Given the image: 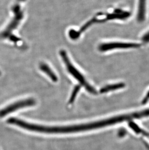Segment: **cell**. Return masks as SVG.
Segmentation results:
<instances>
[{"instance_id": "1", "label": "cell", "mask_w": 149, "mask_h": 150, "mask_svg": "<svg viewBox=\"0 0 149 150\" xmlns=\"http://www.w3.org/2000/svg\"><path fill=\"white\" fill-rule=\"evenodd\" d=\"M123 122L122 115L112 117L98 122L82 125L66 126H45L34 125L25 122L20 119H17L15 121V125L19 127L33 132L48 134L72 133L83 132L99 129L106 126H110L116 123Z\"/></svg>"}, {"instance_id": "2", "label": "cell", "mask_w": 149, "mask_h": 150, "mask_svg": "<svg viewBox=\"0 0 149 150\" xmlns=\"http://www.w3.org/2000/svg\"><path fill=\"white\" fill-rule=\"evenodd\" d=\"M60 55L63 61L68 72L80 83L81 86H84L89 93L93 95L97 94V91L96 89L87 82L82 73L71 62L66 51L64 50H60Z\"/></svg>"}, {"instance_id": "3", "label": "cell", "mask_w": 149, "mask_h": 150, "mask_svg": "<svg viewBox=\"0 0 149 150\" xmlns=\"http://www.w3.org/2000/svg\"><path fill=\"white\" fill-rule=\"evenodd\" d=\"M12 11L14 12V16L13 17V19L10 21V23L8 24L6 29H4V31L1 32L0 34L1 38L3 39H7L12 40L13 38V41H14V38L12 35V32L13 30L17 28L18 25L20 24V22H21L24 17L23 12L21 9V7L18 4H16L13 6L12 8Z\"/></svg>"}, {"instance_id": "4", "label": "cell", "mask_w": 149, "mask_h": 150, "mask_svg": "<svg viewBox=\"0 0 149 150\" xmlns=\"http://www.w3.org/2000/svg\"><path fill=\"white\" fill-rule=\"evenodd\" d=\"M36 104V101L33 98H28L26 99L21 100L3 108L0 110V117H3L14 113L16 111L23 108L34 106Z\"/></svg>"}, {"instance_id": "5", "label": "cell", "mask_w": 149, "mask_h": 150, "mask_svg": "<svg viewBox=\"0 0 149 150\" xmlns=\"http://www.w3.org/2000/svg\"><path fill=\"white\" fill-rule=\"evenodd\" d=\"M141 47V44L137 43L121 42H111L104 43L99 45V51L101 52H105L116 49H137Z\"/></svg>"}, {"instance_id": "6", "label": "cell", "mask_w": 149, "mask_h": 150, "mask_svg": "<svg viewBox=\"0 0 149 150\" xmlns=\"http://www.w3.org/2000/svg\"><path fill=\"white\" fill-rule=\"evenodd\" d=\"M147 0H138L136 13V20L138 23H142L146 18Z\"/></svg>"}, {"instance_id": "7", "label": "cell", "mask_w": 149, "mask_h": 150, "mask_svg": "<svg viewBox=\"0 0 149 150\" xmlns=\"http://www.w3.org/2000/svg\"><path fill=\"white\" fill-rule=\"evenodd\" d=\"M39 69L48 75L54 82H56L58 81V79L57 75L48 64L45 63H41L39 65Z\"/></svg>"}, {"instance_id": "8", "label": "cell", "mask_w": 149, "mask_h": 150, "mask_svg": "<svg viewBox=\"0 0 149 150\" xmlns=\"http://www.w3.org/2000/svg\"><path fill=\"white\" fill-rule=\"evenodd\" d=\"M125 86V83H118L114 84L108 85L101 88L100 89V92L101 93H105L109 91H116V90L122 88H124Z\"/></svg>"}, {"instance_id": "9", "label": "cell", "mask_w": 149, "mask_h": 150, "mask_svg": "<svg viewBox=\"0 0 149 150\" xmlns=\"http://www.w3.org/2000/svg\"><path fill=\"white\" fill-rule=\"evenodd\" d=\"M128 125L136 133L142 134H144V136L149 137V134L147 133L146 132H145V131H144L143 130H142V129L140 128L137 125H136L133 122H129Z\"/></svg>"}, {"instance_id": "10", "label": "cell", "mask_w": 149, "mask_h": 150, "mask_svg": "<svg viewBox=\"0 0 149 150\" xmlns=\"http://www.w3.org/2000/svg\"><path fill=\"white\" fill-rule=\"evenodd\" d=\"M81 86L80 85H77L74 87L73 91H72V94L71 95L70 98L69 100V103L72 104L74 102V100L76 99L77 95L79 93V91H80Z\"/></svg>"}, {"instance_id": "11", "label": "cell", "mask_w": 149, "mask_h": 150, "mask_svg": "<svg viewBox=\"0 0 149 150\" xmlns=\"http://www.w3.org/2000/svg\"><path fill=\"white\" fill-rule=\"evenodd\" d=\"M143 42L145 44H147L149 43V30L148 31L146 32L145 34H144L141 38Z\"/></svg>"}, {"instance_id": "12", "label": "cell", "mask_w": 149, "mask_h": 150, "mask_svg": "<svg viewBox=\"0 0 149 150\" xmlns=\"http://www.w3.org/2000/svg\"><path fill=\"white\" fill-rule=\"evenodd\" d=\"M126 133H127V132H126L125 130L124 129H121V130L119 131V137H123L125 136Z\"/></svg>"}, {"instance_id": "13", "label": "cell", "mask_w": 149, "mask_h": 150, "mask_svg": "<svg viewBox=\"0 0 149 150\" xmlns=\"http://www.w3.org/2000/svg\"><path fill=\"white\" fill-rule=\"evenodd\" d=\"M149 91H148V93H147L146 95L145 96V98H144L142 100V103H146L147 102L149 101Z\"/></svg>"}]
</instances>
